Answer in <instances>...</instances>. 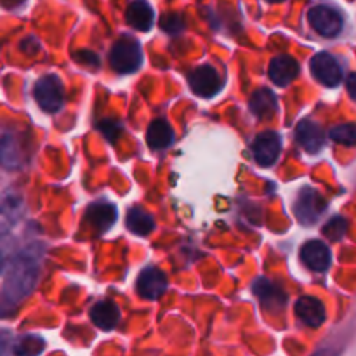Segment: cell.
<instances>
[{"label": "cell", "mask_w": 356, "mask_h": 356, "mask_svg": "<svg viewBox=\"0 0 356 356\" xmlns=\"http://www.w3.org/2000/svg\"><path fill=\"white\" fill-rule=\"evenodd\" d=\"M86 221L96 233H104L117 221V209L111 204H94L87 209Z\"/></svg>", "instance_id": "16"}, {"label": "cell", "mask_w": 356, "mask_h": 356, "mask_svg": "<svg viewBox=\"0 0 356 356\" xmlns=\"http://www.w3.org/2000/svg\"><path fill=\"white\" fill-rule=\"evenodd\" d=\"M110 65L117 73H134L143 65V51L138 40L132 37H122L115 42L110 52Z\"/></svg>", "instance_id": "2"}, {"label": "cell", "mask_w": 356, "mask_h": 356, "mask_svg": "<svg viewBox=\"0 0 356 356\" xmlns=\"http://www.w3.org/2000/svg\"><path fill=\"white\" fill-rule=\"evenodd\" d=\"M10 236L9 235H3L0 236V273L3 271L6 268L7 259H9V254H10Z\"/></svg>", "instance_id": "27"}, {"label": "cell", "mask_w": 356, "mask_h": 356, "mask_svg": "<svg viewBox=\"0 0 356 356\" xmlns=\"http://www.w3.org/2000/svg\"><path fill=\"white\" fill-rule=\"evenodd\" d=\"M125 222H127L129 232H132L134 235L146 236L153 232L155 228V221H153L152 216L148 212L141 211L139 207H132L131 211L127 212V218H125Z\"/></svg>", "instance_id": "22"}, {"label": "cell", "mask_w": 356, "mask_h": 356, "mask_svg": "<svg viewBox=\"0 0 356 356\" xmlns=\"http://www.w3.org/2000/svg\"><path fill=\"white\" fill-rule=\"evenodd\" d=\"M21 163H23V153L17 139L14 136L0 138V165L6 169H19Z\"/></svg>", "instance_id": "20"}, {"label": "cell", "mask_w": 356, "mask_h": 356, "mask_svg": "<svg viewBox=\"0 0 356 356\" xmlns=\"http://www.w3.org/2000/svg\"><path fill=\"white\" fill-rule=\"evenodd\" d=\"M312 75L325 87H337L343 80V70L339 63L329 52H318L309 61Z\"/></svg>", "instance_id": "6"}, {"label": "cell", "mask_w": 356, "mask_h": 356, "mask_svg": "<svg viewBox=\"0 0 356 356\" xmlns=\"http://www.w3.org/2000/svg\"><path fill=\"white\" fill-rule=\"evenodd\" d=\"M23 212L24 205L19 195L9 191L0 198V236L7 235V232L19 221Z\"/></svg>", "instance_id": "13"}, {"label": "cell", "mask_w": 356, "mask_h": 356, "mask_svg": "<svg viewBox=\"0 0 356 356\" xmlns=\"http://www.w3.org/2000/svg\"><path fill=\"white\" fill-rule=\"evenodd\" d=\"M160 26H162V30H165L167 33H177V31L183 30L184 21L179 14L169 13L160 19Z\"/></svg>", "instance_id": "26"}, {"label": "cell", "mask_w": 356, "mask_h": 356, "mask_svg": "<svg viewBox=\"0 0 356 356\" xmlns=\"http://www.w3.org/2000/svg\"><path fill=\"white\" fill-rule=\"evenodd\" d=\"M174 131L169 122L163 118H156L149 124L148 132H146V143L152 149H165L172 145Z\"/></svg>", "instance_id": "19"}, {"label": "cell", "mask_w": 356, "mask_h": 356, "mask_svg": "<svg viewBox=\"0 0 356 356\" xmlns=\"http://www.w3.org/2000/svg\"><path fill=\"white\" fill-rule=\"evenodd\" d=\"M90 320L101 330H111L120 322V309L111 301H101L90 309Z\"/></svg>", "instance_id": "18"}, {"label": "cell", "mask_w": 356, "mask_h": 356, "mask_svg": "<svg viewBox=\"0 0 356 356\" xmlns=\"http://www.w3.org/2000/svg\"><path fill=\"white\" fill-rule=\"evenodd\" d=\"M282 152V139L277 132L266 131L252 143V153L261 167H271L278 160Z\"/></svg>", "instance_id": "7"}, {"label": "cell", "mask_w": 356, "mask_h": 356, "mask_svg": "<svg viewBox=\"0 0 356 356\" xmlns=\"http://www.w3.org/2000/svg\"><path fill=\"white\" fill-rule=\"evenodd\" d=\"M325 200L318 191L312 190V188H305L301 193L298 195V200L294 204V212L298 216L299 221L306 226L315 225L320 219V216L325 212Z\"/></svg>", "instance_id": "5"}, {"label": "cell", "mask_w": 356, "mask_h": 356, "mask_svg": "<svg viewBox=\"0 0 356 356\" xmlns=\"http://www.w3.org/2000/svg\"><path fill=\"white\" fill-rule=\"evenodd\" d=\"M76 59H79L80 63H86V65H89V66H94V65L97 66V65H99V59H97V56L94 54V52H89V51L79 52Z\"/></svg>", "instance_id": "29"}, {"label": "cell", "mask_w": 356, "mask_h": 356, "mask_svg": "<svg viewBox=\"0 0 356 356\" xmlns=\"http://www.w3.org/2000/svg\"><path fill=\"white\" fill-rule=\"evenodd\" d=\"M250 110L256 117L259 118H268L271 115H275L277 111L278 103L275 94L270 89H257L256 92L250 96Z\"/></svg>", "instance_id": "21"}, {"label": "cell", "mask_w": 356, "mask_h": 356, "mask_svg": "<svg viewBox=\"0 0 356 356\" xmlns=\"http://www.w3.org/2000/svg\"><path fill=\"white\" fill-rule=\"evenodd\" d=\"M296 139L299 146H302L308 153H318L325 145V134L322 127L312 120H302L296 127Z\"/></svg>", "instance_id": "15"}, {"label": "cell", "mask_w": 356, "mask_h": 356, "mask_svg": "<svg viewBox=\"0 0 356 356\" xmlns=\"http://www.w3.org/2000/svg\"><path fill=\"white\" fill-rule=\"evenodd\" d=\"M294 309L298 318L305 325L312 327V329H318L320 325H323V322L327 318L325 306L322 305V301H318L316 298H312V296H305V298L298 299Z\"/></svg>", "instance_id": "11"}, {"label": "cell", "mask_w": 356, "mask_h": 356, "mask_svg": "<svg viewBox=\"0 0 356 356\" xmlns=\"http://www.w3.org/2000/svg\"><path fill=\"white\" fill-rule=\"evenodd\" d=\"M190 89L200 97H212L221 90V79L212 66H198L188 76Z\"/></svg>", "instance_id": "8"}, {"label": "cell", "mask_w": 356, "mask_h": 356, "mask_svg": "<svg viewBox=\"0 0 356 356\" xmlns=\"http://www.w3.org/2000/svg\"><path fill=\"white\" fill-rule=\"evenodd\" d=\"M268 75H270L271 82H275L280 87H285L299 75V63L287 54L277 56V58L270 61Z\"/></svg>", "instance_id": "14"}, {"label": "cell", "mask_w": 356, "mask_h": 356, "mask_svg": "<svg viewBox=\"0 0 356 356\" xmlns=\"http://www.w3.org/2000/svg\"><path fill=\"white\" fill-rule=\"evenodd\" d=\"M329 136L332 141L339 143V145L355 146L356 145V125L355 124L337 125V127L330 129Z\"/></svg>", "instance_id": "24"}, {"label": "cell", "mask_w": 356, "mask_h": 356, "mask_svg": "<svg viewBox=\"0 0 356 356\" xmlns=\"http://www.w3.org/2000/svg\"><path fill=\"white\" fill-rule=\"evenodd\" d=\"M35 101L38 106L47 113H56L61 110L65 103V89H63L61 80L56 75H45L35 83Z\"/></svg>", "instance_id": "3"}, {"label": "cell", "mask_w": 356, "mask_h": 356, "mask_svg": "<svg viewBox=\"0 0 356 356\" xmlns=\"http://www.w3.org/2000/svg\"><path fill=\"white\" fill-rule=\"evenodd\" d=\"M40 275V250L28 247L17 254L7 270L6 280L0 287V318H9L21 302L33 292Z\"/></svg>", "instance_id": "1"}, {"label": "cell", "mask_w": 356, "mask_h": 356, "mask_svg": "<svg viewBox=\"0 0 356 356\" xmlns=\"http://www.w3.org/2000/svg\"><path fill=\"white\" fill-rule=\"evenodd\" d=\"M301 259L309 270L322 273V271L329 270L332 256H330V250L325 243L320 242V240H309L302 245Z\"/></svg>", "instance_id": "12"}, {"label": "cell", "mask_w": 356, "mask_h": 356, "mask_svg": "<svg viewBox=\"0 0 356 356\" xmlns=\"http://www.w3.org/2000/svg\"><path fill=\"white\" fill-rule=\"evenodd\" d=\"M125 17H127V23L136 30L149 31L155 19V13L148 0H132L125 10Z\"/></svg>", "instance_id": "17"}, {"label": "cell", "mask_w": 356, "mask_h": 356, "mask_svg": "<svg viewBox=\"0 0 356 356\" xmlns=\"http://www.w3.org/2000/svg\"><path fill=\"white\" fill-rule=\"evenodd\" d=\"M346 89L350 92V96L356 101V73H351L346 80Z\"/></svg>", "instance_id": "30"}, {"label": "cell", "mask_w": 356, "mask_h": 356, "mask_svg": "<svg viewBox=\"0 0 356 356\" xmlns=\"http://www.w3.org/2000/svg\"><path fill=\"white\" fill-rule=\"evenodd\" d=\"M252 291L256 298L259 299L263 308L270 309V312H280L287 302V296L282 291L278 285L270 282L268 278H257L252 285Z\"/></svg>", "instance_id": "10"}, {"label": "cell", "mask_w": 356, "mask_h": 356, "mask_svg": "<svg viewBox=\"0 0 356 356\" xmlns=\"http://www.w3.org/2000/svg\"><path fill=\"white\" fill-rule=\"evenodd\" d=\"M14 355V346L13 339H10V334L2 330L0 332V356H10Z\"/></svg>", "instance_id": "28"}, {"label": "cell", "mask_w": 356, "mask_h": 356, "mask_svg": "<svg viewBox=\"0 0 356 356\" xmlns=\"http://www.w3.org/2000/svg\"><path fill=\"white\" fill-rule=\"evenodd\" d=\"M313 356H337V353H336V351H332V350H322V351H318V353H315Z\"/></svg>", "instance_id": "31"}, {"label": "cell", "mask_w": 356, "mask_h": 356, "mask_svg": "<svg viewBox=\"0 0 356 356\" xmlns=\"http://www.w3.org/2000/svg\"><path fill=\"white\" fill-rule=\"evenodd\" d=\"M266 2H271V3H278V2H284V0H266Z\"/></svg>", "instance_id": "32"}, {"label": "cell", "mask_w": 356, "mask_h": 356, "mask_svg": "<svg viewBox=\"0 0 356 356\" xmlns=\"http://www.w3.org/2000/svg\"><path fill=\"white\" fill-rule=\"evenodd\" d=\"M136 289H138L141 298L155 301V299H159L167 291V277L159 268L149 266L141 271V275L138 278V284H136Z\"/></svg>", "instance_id": "9"}, {"label": "cell", "mask_w": 356, "mask_h": 356, "mask_svg": "<svg viewBox=\"0 0 356 356\" xmlns=\"http://www.w3.org/2000/svg\"><path fill=\"white\" fill-rule=\"evenodd\" d=\"M309 24L322 37H336L343 30V16L337 9L330 6H315L308 13Z\"/></svg>", "instance_id": "4"}, {"label": "cell", "mask_w": 356, "mask_h": 356, "mask_svg": "<svg viewBox=\"0 0 356 356\" xmlns=\"http://www.w3.org/2000/svg\"><path fill=\"white\" fill-rule=\"evenodd\" d=\"M44 350V341L37 336H26L14 344V356H37Z\"/></svg>", "instance_id": "23"}, {"label": "cell", "mask_w": 356, "mask_h": 356, "mask_svg": "<svg viewBox=\"0 0 356 356\" xmlns=\"http://www.w3.org/2000/svg\"><path fill=\"white\" fill-rule=\"evenodd\" d=\"M346 229H348V222L344 221L343 218H334L323 226V235L327 236L329 240H341L344 235H346Z\"/></svg>", "instance_id": "25"}]
</instances>
